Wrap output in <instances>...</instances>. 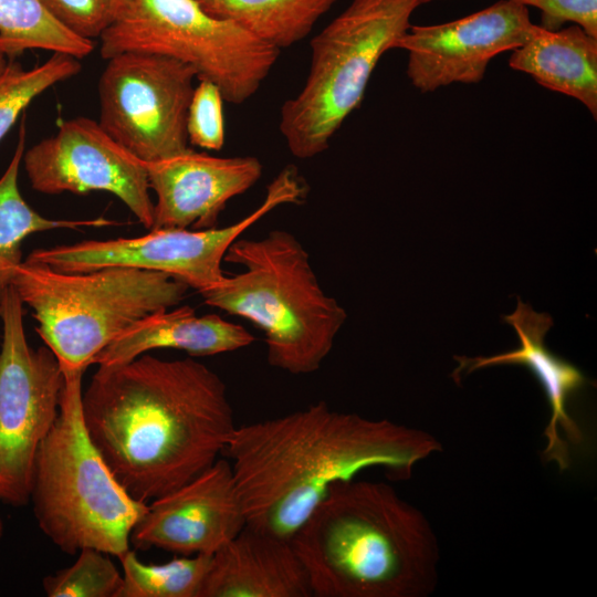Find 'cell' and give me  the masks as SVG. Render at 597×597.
Returning a JSON list of instances; mask_svg holds the SVG:
<instances>
[{"mask_svg": "<svg viewBox=\"0 0 597 597\" xmlns=\"http://www.w3.org/2000/svg\"><path fill=\"white\" fill-rule=\"evenodd\" d=\"M441 450L425 430L318 401L237 425L222 455L231 464L247 524L292 540L334 484L373 468L406 480Z\"/></svg>", "mask_w": 597, "mask_h": 597, "instance_id": "2", "label": "cell"}, {"mask_svg": "<svg viewBox=\"0 0 597 597\" xmlns=\"http://www.w3.org/2000/svg\"><path fill=\"white\" fill-rule=\"evenodd\" d=\"M196 1L208 14L281 51L303 40L336 0Z\"/></svg>", "mask_w": 597, "mask_h": 597, "instance_id": "20", "label": "cell"}, {"mask_svg": "<svg viewBox=\"0 0 597 597\" xmlns=\"http://www.w3.org/2000/svg\"><path fill=\"white\" fill-rule=\"evenodd\" d=\"M57 418L39 447L29 503L41 531L62 552L85 547L119 558L148 503L133 498L92 442L82 412L81 370H62Z\"/></svg>", "mask_w": 597, "mask_h": 597, "instance_id": "5", "label": "cell"}, {"mask_svg": "<svg viewBox=\"0 0 597 597\" xmlns=\"http://www.w3.org/2000/svg\"><path fill=\"white\" fill-rule=\"evenodd\" d=\"M72 33L87 40L102 35L119 15L126 0H39Z\"/></svg>", "mask_w": 597, "mask_h": 597, "instance_id": "27", "label": "cell"}, {"mask_svg": "<svg viewBox=\"0 0 597 597\" xmlns=\"http://www.w3.org/2000/svg\"><path fill=\"white\" fill-rule=\"evenodd\" d=\"M534 25L527 7L500 0L450 22L410 25L394 49L408 52V78L428 93L453 83H479L490 61L522 46Z\"/></svg>", "mask_w": 597, "mask_h": 597, "instance_id": "13", "label": "cell"}, {"mask_svg": "<svg viewBox=\"0 0 597 597\" xmlns=\"http://www.w3.org/2000/svg\"><path fill=\"white\" fill-rule=\"evenodd\" d=\"M28 50L80 60L94 50V43L63 27L39 0H0V51L12 60Z\"/></svg>", "mask_w": 597, "mask_h": 597, "instance_id": "22", "label": "cell"}, {"mask_svg": "<svg viewBox=\"0 0 597 597\" xmlns=\"http://www.w3.org/2000/svg\"><path fill=\"white\" fill-rule=\"evenodd\" d=\"M291 541L313 597H426L437 586L430 522L383 482L334 484Z\"/></svg>", "mask_w": 597, "mask_h": 597, "instance_id": "3", "label": "cell"}, {"mask_svg": "<svg viewBox=\"0 0 597 597\" xmlns=\"http://www.w3.org/2000/svg\"><path fill=\"white\" fill-rule=\"evenodd\" d=\"M33 312L36 333L62 370H81L124 331L156 312L179 305L186 283L167 273L106 266L61 272L22 261L11 285Z\"/></svg>", "mask_w": 597, "mask_h": 597, "instance_id": "6", "label": "cell"}, {"mask_svg": "<svg viewBox=\"0 0 597 597\" xmlns=\"http://www.w3.org/2000/svg\"><path fill=\"white\" fill-rule=\"evenodd\" d=\"M8 57L4 55L3 52L0 51V77L2 76L7 65H8Z\"/></svg>", "mask_w": 597, "mask_h": 597, "instance_id": "29", "label": "cell"}, {"mask_svg": "<svg viewBox=\"0 0 597 597\" xmlns=\"http://www.w3.org/2000/svg\"><path fill=\"white\" fill-rule=\"evenodd\" d=\"M542 12L543 29L555 31L565 22H574L587 34L597 38V0H512Z\"/></svg>", "mask_w": 597, "mask_h": 597, "instance_id": "28", "label": "cell"}, {"mask_svg": "<svg viewBox=\"0 0 597 597\" xmlns=\"http://www.w3.org/2000/svg\"><path fill=\"white\" fill-rule=\"evenodd\" d=\"M307 191L298 170L287 165L269 184L261 205L230 226L199 230L150 229L134 238L86 240L35 249L25 260L61 272H87L106 266L157 271L201 292L227 275L222 262L233 241L279 206L304 201Z\"/></svg>", "mask_w": 597, "mask_h": 597, "instance_id": "9", "label": "cell"}, {"mask_svg": "<svg viewBox=\"0 0 597 597\" xmlns=\"http://www.w3.org/2000/svg\"><path fill=\"white\" fill-rule=\"evenodd\" d=\"M100 42L104 60L143 52L180 61L232 104L256 93L280 55L241 28L208 14L196 0H126Z\"/></svg>", "mask_w": 597, "mask_h": 597, "instance_id": "8", "label": "cell"}, {"mask_svg": "<svg viewBox=\"0 0 597 597\" xmlns=\"http://www.w3.org/2000/svg\"><path fill=\"white\" fill-rule=\"evenodd\" d=\"M22 164L38 192L105 191L117 197L146 229L153 227L154 201L144 161L115 142L97 121H64L55 134L24 150Z\"/></svg>", "mask_w": 597, "mask_h": 597, "instance_id": "12", "label": "cell"}, {"mask_svg": "<svg viewBox=\"0 0 597 597\" xmlns=\"http://www.w3.org/2000/svg\"><path fill=\"white\" fill-rule=\"evenodd\" d=\"M109 554L85 547L69 567L43 578V589L49 597H117L123 585Z\"/></svg>", "mask_w": 597, "mask_h": 597, "instance_id": "25", "label": "cell"}, {"mask_svg": "<svg viewBox=\"0 0 597 597\" xmlns=\"http://www.w3.org/2000/svg\"><path fill=\"white\" fill-rule=\"evenodd\" d=\"M255 337L243 326L217 314L197 315L191 306H174L138 321L107 345L93 360L97 366L127 363L160 348L190 356H211L251 345Z\"/></svg>", "mask_w": 597, "mask_h": 597, "instance_id": "18", "label": "cell"}, {"mask_svg": "<svg viewBox=\"0 0 597 597\" xmlns=\"http://www.w3.org/2000/svg\"><path fill=\"white\" fill-rule=\"evenodd\" d=\"M210 558L200 554L146 564L129 548L119 557L123 585L117 597H198Z\"/></svg>", "mask_w": 597, "mask_h": 597, "instance_id": "23", "label": "cell"}, {"mask_svg": "<svg viewBox=\"0 0 597 597\" xmlns=\"http://www.w3.org/2000/svg\"><path fill=\"white\" fill-rule=\"evenodd\" d=\"M0 314H1V304H0Z\"/></svg>", "mask_w": 597, "mask_h": 597, "instance_id": "32", "label": "cell"}, {"mask_svg": "<svg viewBox=\"0 0 597 597\" xmlns=\"http://www.w3.org/2000/svg\"><path fill=\"white\" fill-rule=\"evenodd\" d=\"M223 261L242 271L199 292L205 303L260 328L272 367L292 375L318 370L347 315L322 289L296 237L275 229L261 239L238 238Z\"/></svg>", "mask_w": 597, "mask_h": 597, "instance_id": "4", "label": "cell"}, {"mask_svg": "<svg viewBox=\"0 0 597 597\" xmlns=\"http://www.w3.org/2000/svg\"><path fill=\"white\" fill-rule=\"evenodd\" d=\"M196 71L164 55L124 52L98 80L100 126L145 163L189 149L187 113Z\"/></svg>", "mask_w": 597, "mask_h": 597, "instance_id": "11", "label": "cell"}, {"mask_svg": "<svg viewBox=\"0 0 597 597\" xmlns=\"http://www.w3.org/2000/svg\"><path fill=\"white\" fill-rule=\"evenodd\" d=\"M198 597H313L291 540L250 525L211 555Z\"/></svg>", "mask_w": 597, "mask_h": 597, "instance_id": "17", "label": "cell"}, {"mask_svg": "<svg viewBox=\"0 0 597 597\" xmlns=\"http://www.w3.org/2000/svg\"><path fill=\"white\" fill-rule=\"evenodd\" d=\"M245 525L231 464L220 457L186 484L151 500L133 527L129 543L139 551L211 556Z\"/></svg>", "mask_w": 597, "mask_h": 597, "instance_id": "14", "label": "cell"}, {"mask_svg": "<svg viewBox=\"0 0 597 597\" xmlns=\"http://www.w3.org/2000/svg\"><path fill=\"white\" fill-rule=\"evenodd\" d=\"M430 1H433V0H420L421 4L428 3V2H430Z\"/></svg>", "mask_w": 597, "mask_h": 597, "instance_id": "31", "label": "cell"}, {"mask_svg": "<svg viewBox=\"0 0 597 597\" xmlns=\"http://www.w3.org/2000/svg\"><path fill=\"white\" fill-rule=\"evenodd\" d=\"M78 59L53 53L44 63L25 70L9 61L0 77V140L31 102L51 86L80 73Z\"/></svg>", "mask_w": 597, "mask_h": 597, "instance_id": "24", "label": "cell"}, {"mask_svg": "<svg viewBox=\"0 0 597 597\" xmlns=\"http://www.w3.org/2000/svg\"><path fill=\"white\" fill-rule=\"evenodd\" d=\"M503 320L516 331L519 347L489 357L454 356L459 366L453 376L499 365L527 367L543 388L551 408V418L543 432L546 443L542 458L555 463L559 471H565L572 463L570 447L579 448L585 443V433L569 412V402L590 381L578 367L545 346L544 337L553 326V318L548 314L537 313L517 298L515 311L503 316Z\"/></svg>", "mask_w": 597, "mask_h": 597, "instance_id": "16", "label": "cell"}, {"mask_svg": "<svg viewBox=\"0 0 597 597\" xmlns=\"http://www.w3.org/2000/svg\"><path fill=\"white\" fill-rule=\"evenodd\" d=\"M88 436L136 500L186 484L219 459L237 425L222 378L191 357L149 353L98 366L82 390Z\"/></svg>", "mask_w": 597, "mask_h": 597, "instance_id": "1", "label": "cell"}, {"mask_svg": "<svg viewBox=\"0 0 597 597\" xmlns=\"http://www.w3.org/2000/svg\"><path fill=\"white\" fill-rule=\"evenodd\" d=\"M144 165L156 195L151 229L214 228L228 201L255 185L263 169L253 156L217 157L191 148Z\"/></svg>", "mask_w": 597, "mask_h": 597, "instance_id": "15", "label": "cell"}, {"mask_svg": "<svg viewBox=\"0 0 597 597\" xmlns=\"http://www.w3.org/2000/svg\"><path fill=\"white\" fill-rule=\"evenodd\" d=\"M24 143L25 128L22 123L12 158L0 177V296L11 285L14 271L22 262V243L31 234L57 229L77 230L116 224L105 218L51 219L29 206L18 185Z\"/></svg>", "mask_w": 597, "mask_h": 597, "instance_id": "21", "label": "cell"}, {"mask_svg": "<svg viewBox=\"0 0 597 597\" xmlns=\"http://www.w3.org/2000/svg\"><path fill=\"white\" fill-rule=\"evenodd\" d=\"M0 304V501L24 506L39 447L59 415L64 375L46 346L29 344L24 305L12 286Z\"/></svg>", "mask_w": 597, "mask_h": 597, "instance_id": "10", "label": "cell"}, {"mask_svg": "<svg viewBox=\"0 0 597 597\" xmlns=\"http://www.w3.org/2000/svg\"><path fill=\"white\" fill-rule=\"evenodd\" d=\"M198 81L187 113L188 142L207 150H220L224 144V100L216 84Z\"/></svg>", "mask_w": 597, "mask_h": 597, "instance_id": "26", "label": "cell"}, {"mask_svg": "<svg viewBox=\"0 0 597 597\" xmlns=\"http://www.w3.org/2000/svg\"><path fill=\"white\" fill-rule=\"evenodd\" d=\"M509 64L542 86L576 98L597 118V38L580 27L549 31L535 24Z\"/></svg>", "mask_w": 597, "mask_h": 597, "instance_id": "19", "label": "cell"}, {"mask_svg": "<svg viewBox=\"0 0 597 597\" xmlns=\"http://www.w3.org/2000/svg\"><path fill=\"white\" fill-rule=\"evenodd\" d=\"M420 0H353L311 41L306 81L281 107L289 150L307 159L327 149L360 104L378 61L410 27Z\"/></svg>", "mask_w": 597, "mask_h": 597, "instance_id": "7", "label": "cell"}, {"mask_svg": "<svg viewBox=\"0 0 597 597\" xmlns=\"http://www.w3.org/2000/svg\"><path fill=\"white\" fill-rule=\"evenodd\" d=\"M3 532H4V524H3V521H2V519L0 516V541H1L2 536H3Z\"/></svg>", "mask_w": 597, "mask_h": 597, "instance_id": "30", "label": "cell"}]
</instances>
